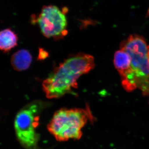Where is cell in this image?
Listing matches in <instances>:
<instances>
[{"mask_svg": "<svg viewBox=\"0 0 149 149\" xmlns=\"http://www.w3.org/2000/svg\"><path fill=\"white\" fill-rule=\"evenodd\" d=\"M95 66L93 56L80 53L70 56L43 81V90L49 99L58 98L77 88V80Z\"/></svg>", "mask_w": 149, "mask_h": 149, "instance_id": "6da1fadb", "label": "cell"}, {"mask_svg": "<svg viewBox=\"0 0 149 149\" xmlns=\"http://www.w3.org/2000/svg\"><path fill=\"white\" fill-rule=\"evenodd\" d=\"M120 49L130 55V68L120 76L123 88L128 92L136 88L143 95L149 94V62L148 46L143 37L138 35H131L120 44Z\"/></svg>", "mask_w": 149, "mask_h": 149, "instance_id": "7a4b0ae2", "label": "cell"}, {"mask_svg": "<svg viewBox=\"0 0 149 149\" xmlns=\"http://www.w3.org/2000/svg\"><path fill=\"white\" fill-rule=\"evenodd\" d=\"M92 116L89 109H61L54 114L48 129L58 141L79 139L82 128L88 119H93Z\"/></svg>", "mask_w": 149, "mask_h": 149, "instance_id": "3957f363", "label": "cell"}, {"mask_svg": "<svg viewBox=\"0 0 149 149\" xmlns=\"http://www.w3.org/2000/svg\"><path fill=\"white\" fill-rule=\"evenodd\" d=\"M40 102L28 104L17 113L14 122L17 138L23 146L28 149L37 147L39 136L35 129L39 124Z\"/></svg>", "mask_w": 149, "mask_h": 149, "instance_id": "277c9868", "label": "cell"}, {"mask_svg": "<svg viewBox=\"0 0 149 149\" xmlns=\"http://www.w3.org/2000/svg\"><path fill=\"white\" fill-rule=\"evenodd\" d=\"M66 9L62 10L54 5L44 6L38 15H33L31 21L37 24L45 37L59 40L68 33Z\"/></svg>", "mask_w": 149, "mask_h": 149, "instance_id": "5b68a950", "label": "cell"}, {"mask_svg": "<svg viewBox=\"0 0 149 149\" xmlns=\"http://www.w3.org/2000/svg\"><path fill=\"white\" fill-rule=\"evenodd\" d=\"M32 61L31 54L27 50L21 49L12 56L11 63L14 69L18 71H23L29 68Z\"/></svg>", "mask_w": 149, "mask_h": 149, "instance_id": "8992f818", "label": "cell"}, {"mask_svg": "<svg viewBox=\"0 0 149 149\" xmlns=\"http://www.w3.org/2000/svg\"><path fill=\"white\" fill-rule=\"evenodd\" d=\"M18 37L10 28L2 30L0 33V48L4 52H7L15 47L17 45Z\"/></svg>", "mask_w": 149, "mask_h": 149, "instance_id": "52a82bcc", "label": "cell"}, {"mask_svg": "<svg viewBox=\"0 0 149 149\" xmlns=\"http://www.w3.org/2000/svg\"><path fill=\"white\" fill-rule=\"evenodd\" d=\"M131 57L125 51L120 49L115 53L113 63L120 76L127 72L130 68Z\"/></svg>", "mask_w": 149, "mask_h": 149, "instance_id": "ba28073f", "label": "cell"}, {"mask_svg": "<svg viewBox=\"0 0 149 149\" xmlns=\"http://www.w3.org/2000/svg\"><path fill=\"white\" fill-rule=\"evenodd\" d=\"M48 56V53L46 51L43 49H40L39 51V58L41 59H44L46 58Z\"/></svg>", "mask_w": 149, "mask_h": 149, "instance_id": "9c48e42d", "label": "cell"}, {"mask_svg": "<svg viewBox=\"0 0 149 149\" xmlns=\"http://www.w3.org/2000/svg\"><path fill=\"white\" fill-rule=\"evenodd\" d=\"M148 57L149 62V46L148 47Z\"/></svg>", "mask_w": 149, "mask_h": 149, "instance_id": "30bf717a", "label": "cell"}]
</instances>
